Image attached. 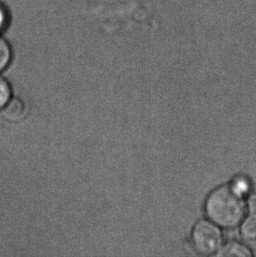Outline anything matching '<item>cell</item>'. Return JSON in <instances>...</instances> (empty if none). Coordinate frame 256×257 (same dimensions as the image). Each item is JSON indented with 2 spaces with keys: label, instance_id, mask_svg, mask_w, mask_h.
<instances>
[{
  "label": "cell",
  "instance_id": "obj_1",
  "mask_svg": "<svg viewBox=\"0 0 256 257\" xmlns=\"http://www.w3.org/2000/svg\"><path fill=\"white\" fill-rule=\"evenodd\" d=\"M242 195L232 186H221L209 195L205 202V213L209 220L226 229L234 228L242 222L245 215Z\"/></svg>",
  "mask_w": 256,
  "mask_h": 257
},
{
  "label": "cell",
  "instance_id": "obj_2",
  "mask_svg": "<svg viewBox=\"0 0 256 257\" xmlns=\"http://www.w3.org/2000/svg\"><path fill=\"white\" fill-rule=\"evenodd\" d=\"M223 241L221 230L211 220H201L194 226L191 233V243L198 254H217L223 246Z\"/></svg>",
  "mask_w": 256,
  "mask_h": 257
},
{
  "label": "cell",
  "instance_id": "obj_3",
  "mask_svg": "<svg viewBox=\"0 0 256 257\" xmlns=\"http://www.w3.org/2000/svg\"><path fill=\"white\" fill-rule=\"evenodd\" d=\"M4 118L9 121H18L24 117L26 105L21 98L12 97L3 108Z\"/></svg>",
  "mask_w": 256,
  "mask_h": 257
},
{
  "label": "cell",
  "instance_id": "obj_4",
  "mask_svg": "<svg viewBox=\"0 0 256 257\" xmlns=\"http://www.w3.org/2000/svg\"><path fill=\"white\" fill-rule=\"evenodd\" d=\"M243 240L250 245H256V212H251L243 220L240 227Z\"/></svg>",
  "mask_w": 256,
  "mask_h": 257
},
{
  "label": "cell",
  "instance_id": "obj_5",
  "mask_svg": "<svg viewBox=\"0 0 256 257\" xmlns=\"http://www.w3.org/2000/svg\"><path fill=\"white\" fill-rule=\"evenodd\" d=\"M216 254L218 256L223 257H250L252 256V252L245 245L238 242H230L225 246H222Z\"/></svg>",
  "mask_w": 256,
  "mask_h": 257
},
{
  "label": "cell",
  "instance_id": "obj_6",
  "mask_svg": "<svg viewBox=\"0 0 256 257\" xmlns=\"http://www.w3.org/2000/svg\"><path fill=\"white\" fill-rule=\"evenodd\" d=\"M14 59V49L4 35H0V73L10 66Z\"/></svg>",
  "mask_w": 256,
  "mask_h": 257
},
{
  "label": "cell",
  "instance_id": "obj_7",
  "mask_svg": "<svg viewBox=\"0 0 256 257\" xmlns=\"http://www.w3.org/2000/svg\"><path fill=\"white\" fill-rule=\"evenodd\" d=\"M12 12L10 8L2 0H0V35H4L12 24Z\"/></svg>",
  "mask_w": 256,
  "mask_h": 257
},
{
  "label": "cell",
  "instance_id": "obj_8",
  "mask_svg": "<svg viewBox=\"0 0 256 257\" xmlns=\"http://www.w3.org/2000/svg\"><path fill=\"white\" fill-rule=\"evenodd\" d=\"M13 90L9 81L0 75V109L8 103L12 98Z\"/></svg>",
  "mask_w": 256,
  "mask_h": 257
},
{
  "label": "cell",
  "instance_id": "obj_9",
  "mask_svg": "<svg viewBox=\"0 0 256 257\" xmlns=\"http://www.w3.org/2000/svg\"><path fill=\"white\" fill-rule=\"evenodd\" d=\"M232 187L234 188L236 191L241 195H242V193H245V191L248 189L246 181L244 180L236 181L234 184H232Z\"/></svg>",
  "mask_w": 256,
  "mask_h": 257
},
{
  "label": "cell",
  "instance_id": "obj_10",
  "mask_svg": "<svg viewBox=\"0 0 256 257\" xmlns=\"http://www.w3.org/2000/svg\"><path fill=\"white\" fill-rule=\"evenodd\" d=\"M247 206L250 212H256V194L251 195L247 200Z\"/></svg>",
  "mask_w": 256,
  "mask_h": 257
}]
</instances>
